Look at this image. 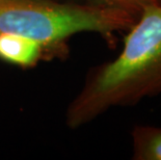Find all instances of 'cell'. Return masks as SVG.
Segmentation results:
<instances>
[{
  "mask_svg": "<svg viewBox=\"0 0 161 160\" xmlns=\"http://www.w3.org/2000/svg\"><path fill=\"white\" fill-rule=\"evenodd\" d=\"M161 95V3L147 6L127 30L111 62L92 68L66 113L72 129L91 123L116 106H131Z\"/></svg>",
  "mask_w": 161,
  "mask_h": 160,
  "instance_id": "cell-1",
  "label": "cell"
},
{
  "mask_svg": "<svg viewBox=\"0 0 161 160\" xmlns=\"http://www.w3.org/2000/svg\"><path fill=\"white\" fill-rule=\"evenodd\" d=\"M140 13L55 0H9L0 2V33L36 40L52 48L72 36L95 32L110 44L116 32L127 31Z\"/></svg>",
  "mask_w": 161,
  "mask_h": 160,
  "instance_id": "cell-2",
  "label": "cell"
},
{
  "mask_svg": "<svg viewBox=\"0 0 161 160\" xmlns=\"http://www.w3.org/2000/svg\"><path fill=\"white\" fill-rule=\"evenodd\" d=\"M45 49L43 44L29 37L8 32L0 33V58L14 66H35Z\"/></svg>",
  "mask_w": 161,
  "mask_h": 160,
  "instance_id": "cell-3",
  "label": "cell"
},
{
  "mask_svg": "<svg viewBox=\"0 0 161 160\" xmlns=\"http://www.w3.org/2000/svg\"><path fill=\"white\" fill-rule=\"evenodd\" d=\"M131 136L133 159L161 160V127L136 125Z\"/></svg>",
  "mask_w": 161,
  "mask_h": 160,
  "instance_id": "cell-4",
  "label": "cell"
},
{
  "mask_svg": "<svg viewBox=\"0 0 161 160\" xmlns=\"http://www.w3.org/2000/svg\"><path fill=\"white\" fill-rule=\"evenodd\" d=\"M85 3L101 8H119L140 13L147 6L161 3V0H85Z\"/></svg>",
  "mask_w": 161,
  "mask_h": 160,
  "instance_id": "cell-5",
  "label": "cell"
},
{
  "mask_svg": "<svg viewBox=\"0 0 161 160\" xmlns=\"http://www.w3.org/2000/svg\"><path fill=\"white\" fill-rule=\"evenodd\" d=\"M3 1H9V0H0V2H3Z\"/></svg>",
  "mask_w": 161,
  "mask_h": 160,
  "instance_id": "cell-6",
  "label": "cell"
}]
</instances>
